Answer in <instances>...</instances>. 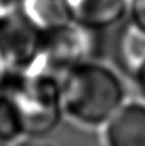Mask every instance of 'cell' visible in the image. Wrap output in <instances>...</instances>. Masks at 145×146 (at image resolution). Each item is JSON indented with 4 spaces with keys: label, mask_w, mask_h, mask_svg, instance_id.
I'll list each match as a JSON object with an SVG mask.
<instances>
[{
    "label": "cell",
    "mask_w": 145,
    "mask_h": 146,
    "mask_svg": "<svg viewBox=\"0 0 145 146\" xmlns=\"http://www.w3.org/2000/svg\"><path fill=\"white\" fill-rule=\"evenodd\" d=\"M115 69L122 74L133 77L145 61V33L129 19L119 23L111 47Z\"/></svg>",
    "instance_id": "cell-7"
},
{
    "label": "cell",
    "mask_w": 145,
    "mask_h": 146,
    "mask_svg": "<svg viewBox=\"0 0 145 146\" xmlns=\"http://www.w3.org/2000/svg\"><path fill=\"white\" fill-rule=\"evenodd\" d=\"M94 34L69 19L43 29L42 69L61 76L92 58Z\"/></svg>",
    "instance_id": "cell-4"
},
{
    "label": "cell",
    "mask_w": 145,
    "mask_h": 146,
    "mask_svg": "<svg viewBox=\"0 0 145 146\" xmlns=\"http://www.w3.org/2000/svg\"><path fill=\"white\" fill-rule=\"evenodd\" d=\"M0 92L15 100L27 138L42 139L57 129L64 116L61 78L45 69L22 72L3 68Z\"/></svg>",
    "instance_id": "cell-2"
},
{
    "label": "cell",
    "mask_w": 145,
    "mask_h": 146,
    "mask_svg": "<svg viewBox=\"0 0 145 146\" xmlns=\"http://www.w3.org/2000/svg\"><path fill=\"white\" fill-rule=\"evenodd\" d=\"M102 130L104 146H145V102H125Z\"/></svg>",
    "instance_id": "cell-6"
},
{
    "label": "cell",
    "mask_w": 145,
    "mask_h": 146,
    "mask_svg": "<svg viewBox=\"0 0 145 146\" xmlns=\"http://www.w3.org/2000/svg\"><path fill=\"white\" fill-rule=\"evenodd\" d=\"M60 78L64 116L84 129H102L126 102L121 73L98 60L90 58Z\"/></svg>",
    "instance_id": "cell-1"
},
{
    "label": "cell",
    "mask_w": 145,
    "mask_h": 146,
    "mask_svg": "<svg viewBox=\"0 0 145 146\" xmlns=\"http://www.w3.org/2000/svg\"><path fill=\"white\" fill-rule=\"evenodd\" d=\"M23 11L42 30L68 19L62 0H27Z\"/></svg>",
    "instance_id": "cell-9"
},
{
    "label": "cell",
    "mask_w": 145,
    "mask_h": 146,
    "mask_svg": "<svg viewBox=\"0 0 145 146\" xmlns=\"http://www.w3.org/2000/svg\"><path fill=\"white\" fill-rule=\"evenodd\" d=\"M15 146H54L50 142H45L42 139H31V138H27L25 141H22L21 143H18Z\"/></svg>",
    "instance_id": "cell-13"
},
{
    "label": "cell",
    "mask_w": 145,
    "mask_h": 146,
    "mask_svg": "<svg viewBox=\"0 0 145 146\" xmlns=\"http://www.w3.org/2000/svg\"><path fill=\"white\" fill-rule=\"evenodd\" d=\"M25 139L26 129L15 100L0 92V145L15 146Z\"/></svg>",
    "instance_id": "cell-8"
},
{
    "label": "cell",
    "mask_w": 145,
    "mask_h": 146,
    "mask_svg": "<svg viewBox=\"0 0 145 146\" xmlns=\"http://www.w3.org/2000/svg\"><path fill=\"white\" fill-rule=\"evenodd\" d=\"M132 80H133V84H134L137 94L140 95V98L144 99L145 102V61L141 64V66L133 74Z\"/></svg>",
    "instance_id": "cell-11"
},
{
    "label": "cell",
    "mask_w": 145,
    "mask_h": 146,
    "mask_svg": "<svg viewBox=\"0 0 145 146\" xmlns=\"http://www.w3.org/2000/svg\"><path fill=\"white\" fill-rule=\"evenodd\" d=\"M1 70H3V66H1V64H0V73H1Z\"/></svg>",
    "instance_id": "cell-14"
},
{
    "label": "cell",
    "mask_w": 145,
    "mask_h": 146,
    "mask_svg": "<svg viewBox=\"0 0 145 146\" xmlns=\"http://www.w3.org/2000/svg\"><path fill=\"white\" fill-rule=\"evenodd\" d=\"M62 4L69 21L98 33L126 19L129 0H62Z\"/></svg>",
    "instance_id": "cell-5"
},
{
    "label": "cell",
    "mask_w": 145,
    "mask_h": 146,
    "mask_svg": "<svg viewBox=\"0 0 145 146\" xmlns=\"http://www.w3.org/2000/svg\"><path fill=\"white\" fill-rule=\"evenodd\" d=\"M43 30L23 10L0 11V64L5 69H42Z\"/></svg>",
    "instance_id": "cell-3"
},
{
    "label": "cell",
    "mask_w": 145,
    "mask_h": 146,
    "mask_svg": "<svg viewBox=\"0 0 145 146\" xmlns=\"http://www.w3.org/2000/svg\"><path fill=\"white\" fill-rule=\"evenodd\" d=\"M27 0H0V11L23 10Z\"/></svg>",
    "instance_id": "cell-12"
},
{
    "label": "cell",
    "mask_w": 145,
    "mask_h": 146,
    "mask_svg": "<svg viewBox=\"0 0 145 146\" xmlns=\"http://www.w3.org/2000/svg\"><path fill=\"white\" fill-rule=\"evenodd\" d=\"M126 18L145 33V0H129Z\"/></svg>",
    "instance_id": "cell-10"
},
{
    "label": "cell",
    "mask_w": 145,
    "mask_h": 146,
    "mask_svg": "<svg viewBox=\"0 0 145 146\" xmlns=\"http://www.w3.org/2000/svg\"><path fill=\"white\" fill-rule=\"evenodd\" d=\"M0 146H4V145H0Z\"/></svg>",
    "instance_id": "cell-15"
}]
</instances>
